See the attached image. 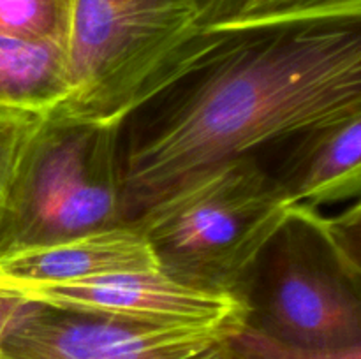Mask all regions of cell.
<instances>
[{
	"instance_id": "obj_1",
	"label": "cell",
	"mask_w": 361,
	"mask_h": 359,
	"mask_svg": "<svg viewBox=\"0 0 361 359\" xmlns=\"http://www.w3.org/2000/svg\"><path fill=\"white\" fill-rule=\"evenodd\" d=\"M361 113V0L200 27L120 127L127 224L203 169Z\"/></svg>"
},
{
	"instance_id": "obj_2",
	"label": "cell",
	"mask_w": 361,
	"mask_h": 359,
	"mask_svg": "<svg viewBox=\"0 0 361 359\" xmlns=\"http://www.w3.org/2000/svg\"><path fill=\"white\" fill-rule=\"evenodd\" d=\"M291 206L263 158L240 157L196 172L129 224L143 232L159 271L238 298Z\"/></svg>"
},
{
	"instance_id": "obj_3",
	"label": "cell",
	"mask_w": 361,
	"mask_h": 359,
	"mask_svg": "<svg viewBox=\"0 0 361 359\" xmlns=\"http://www.w3.org/2000/svg\"><path fill=\"white\" fill-rule=\"evenodd\" d=\"M122 123L49 113L0 210V257L127 224Z\"/></svg>"
},
{
	"instance_id": "obj_4",
	"label": "cell",
	"mask_w": 361,
	"mask_h": 359,
	"mask_svg": "<svg viewBox=\"0 0 361 359\" xmlns=\"http://www.w3.org/2000/svg\"><path fill=\"white\" fill-rule=\"evenodd\" d=\"M245 326L300 351L361 345V271L317 208L293 204L238 291Z\"/></svg>"
},
{
	"instance_id": "obj_5",
	"label": "cell",
	"mask_w": 361,
	"mask_h": 359,
	"mask_svg": "<svg viewBox=\"0 0 361 359\" xmlns=\"http://www.w3.org/2000/svg\"><path fill=\"white\" fill-rule=\"evenodd\" d=\"M197 28L192 0H63L71 95L53 113L122 123Z\"/></svg>"
},
{
	"instance_id": "obj_6",
	"label": "cell",
	"mask_w": 361,
	"mask_h": 359,
	"mask_svg": "<svg viewBox=\"0 0 361 359\" xmlns=\"http://www.w3.org/2000/svg\"><path fill=\"white\" fill-rule=\"evenodd\" d=\"M233 334L219 327L134 322L21 298L4 334L2 359H185Z\"/></svg>"
},
{
	"instance_id": "obj_7",
	"label": "cell",
	"mask_w": 361,
	"mask_h": 359,
	"mask_svg": "<svg viewBox=\"0 0 361 359\" xmlns=\"http://www.w3.org/2000/svg\"><path fill=\"white\" fill-rule=\"evenodd\" d=\"M0 289L59 308L161 326H204L238 333L247 320L245 306L235 296L182 284L162 271H133L71 284H21Z\"/></svg>"
},
{
	"instance_id": "obj_8",
	"label": "cell",
	"mask_w": 361,
	"mask_h": 359,
	"mask_svg": "<svg viewBox=\"0 0 361 359\" xmlns=\"http://www.w3.org/2000/svg\"><path fill=\"white\" fill-rule=\"evenodd\" d=\"M133 271H159V264L143 232L120 224L2 256L0 287L71 284Z\"/></svg>"
},
{
	"instance_id": "obj_9",
	"label": "cell",
	"mask_w": 361,
	"mask_h": 359,
	"mask_svg": "<svg viewBox=\"0 0 361 359\" xmlns=\"http://www.w3.org/2000/svg\"><path fill=\"white\" fill-rule=\"evenodd\" d=\"M293 204L361 199V113L310 132L263 158Z\"/></svg>"
},
{
	"instance_id": "obj_10",
	"label": "cell",
	"mask_w": 361,
	"mask_h": 359,
	"mask_svg": "<svg viewBox=\"0 0 361 359\" xmlns=\"http://www.w3.org/2000/svg\"><path fill=\"white\" fill-rule=\"evenodd\" d=\"M69 95V67L60 39L0 34V106L49 115Z\"/></svg>"
},
{
	"instance_id": "obj_11",
	"label": "cell",
	"mask_w": 361,
	"mask_h": 359,
	"mask_svg": "<svg viewBox=\"0 0 361 359\" xmlns=\"http://www.w3.org/2000/svg\"><path fill=\"white\" fill-rule=\"evenodd\" d=\"M63 0H0V34L21 39H60Z\"/></svg>"
},
{
	"instance_id": "obj_12",
	"label": "cell",
	"mask_w": 361,
	"mask_h": 359,
	"mask_svg": "<svg viewBox=\"0 0 361 359\" xmlns=\"http://www.w3.org/2000/svg\"><path fill=\"white\" fill-rule=\"evenodd\" d=\"M48 115L0 106V210L6 203L21 157Z\"/></svg>"
},
{
	"instance_id": "obj_13",
	"label": "cell",
	"mask_w": 361,
	"mask_h": 359,
	"mask_svg": "<svg viewBox=\"0 0 361 359\" xmlns=\"http://www.w3.org/2000/svg\"><path fill=\"white\" fill-rule=\"evenodd\" d=\"M233 359H361V345L341 351H300L243 326L229 338Z\"/></svg>"
},
{
	"instance_id": "obj_14",
	"label": "cell",
	"mask_w": 361,
	"mask_h": 359,
	"mask_svg": "<svg viewBox=\"0 0 361 359\" xmlns=\"http://www.w3.org/2000/svg\"><path fill=\"white\" fill-rule=\"evenodd\" d=\"M337 2H344V0H229L212 25L267 20V18L317 9V7L331 6Z\"/></svg>"
},
{
	"instance_id": "obj_15",
	"label": "cell",
	"mask_w": 361,
	"mask_h": 359,
	"mask_svg": "<svg viewBox=\"0 0 361 359\" xmlns=\"http://www.w3.org/2000/svg\"><path fill=\"white\" fill-rule=\"evenodd\" d=\"M328 227L342 252L361 271V199L342 213L328 218Z\"/></svg>"
},
{
	"instance_id": "obj_16",
	"label": "cell",
	"mask_w": 361,
	"mask_h": 359,
	"mask_svg": "<svg viewBox=\"0 0 361 359\" xmlns=\"http://www.w3.org/2000/svg\"><path fill=\"white\" fill-rule=\"evenodd\" d=\"M20 303V296L14 294V292L11 291H6V289H0V359H2L4 334H6L7 327H9L11 320H13Z\"/></svg>"
},
{
	"instance_id": "obj_17",
	"label": "cell",
	"mask_w": 361,
	"mask_h": 359,
	"mask_svg": "<svg viewBox=\"0 0 361 359\" xmlns=\"http://www.w3.org/2000/svg\"><path fill=\"white\" fill-rule=\"evenodd\" d=\"M228 2L229 0H192L200 18V27H208L214 23Z\"/></svg>"
},
{
	"instance_id": "obj_18",
	"label": "cell",
	"mask_w": 361,
	"mask_h": 359,
	"mask_svg": "<svg viewBox=\"0 0 361 359\" xmlns=\"http://www.w3.org/2000/svg\"><path fill=\"white\" fill-rule=\"evenodd\" d=\"M185 359H233L231 351H229V340L222 341V344L215 345L212 348H207V351L200 352V354L189 355Z\"/></svg>"
}]
</instances>
